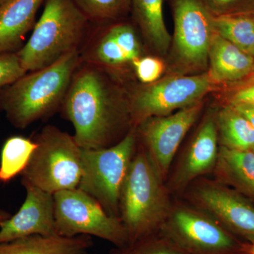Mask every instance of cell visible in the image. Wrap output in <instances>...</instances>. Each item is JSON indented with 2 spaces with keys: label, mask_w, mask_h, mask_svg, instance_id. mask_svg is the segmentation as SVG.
Returning <instances> with one entry per match:
<instances>
[{
  "label": "cell",
  "mask_w": 254,
  "mask_h": 254,
  "mask_svg": "<svg viewBox=\"0 0 254 254\" xmlns=\"http://www.w3.org/2000/svg\"><path fill=\"white\" fill-rule=\"evenodd\" d=\"M92 237L33 235L0 244V254H90Z\"/></svg>",
  "instance_id": "cell-18"
},
{
  "label": "cell",
  "mask_w": 254,
  "mask_h": 254,
  "mask_svg": "<svg viewBox=\"0 0 254 254\" xmlns=\"http://www.w3.org/2000/svg\"><path fill=\"white\" fill-rule=\"evenodd\" d=\"M11 216V215H10L9 213H7V212L0 210V227H1V224H2L3 222L6 221V220H8Z\"/></svg>",
  "instance_id": "cell-32"
},
{
  "label": "cell",
  "mask_w": 254,
  "mask_h": 254,
  "mask_svg": "<svg viewBox=\"0 0 254 254\" xmlns=\"http://www.w3.org/2000/svg\"><path fill=\"white\" fill-rule=\"evenodd\" d=\"M213 18L202 0L174 1V45L177 59L185 68L203 70L208 66Z\"/></svg>",
  "instance_id": "cell-11"
},
{
  "label": "cell",
  "mask_w": 254,
  "mask_h": 254,
  "mask_svg": "<svg viewBox=\"0 0 254 254\" xmlns=\"http://www.w3.org/2000/svg\"><path fill=\"white\" fill-rule=\"evenodd\" d=\"M81 60L76 50L46 67L26 73L1 92L0 110L13 126L22 129L50 116L63 104Z\"/></svg>",
  "instance_id": "cell-2"
},
{
  "label": "cell",
  "mask_w": 254,
  "mask_h": 254,
  "mask_svg": "<svg viewBox=\"0 0 254 254\" xmlns=\"http://www.w3.org/2000/svg\"><path fill=\"white\" fill-rule=\"evenodd\" d=\"M215 121L220 146L232 150H252L254 127L236 110L227 105L219 112Z\"/></svg>",
  "instance_id": "cell-20"
},
{
  "label": "cell",
  "mask_w": 254,
  "mask_h": 254,
  "mask_svg": "<svg viewBox=\"0 0 254 254\" xmlns=\"http://www.w3.org/2000/svg\"><path fill=\"white\" fill-rule=\"evenodd\" d=\"M88 22L73 0H46L31 37L17 52L23 68L27 72L36 71L78 50Z\"/></svg>",
  "instance_id": "cell-4"
},
{
  "label": "cell",
  "mask_w": 254,
  "mask_h": 254,
  "mask_svg": "<svg viewBox=\"0 0 254 254\" xmlns=\"http://www.w3.org/2000/svg\"><path fill=\"white\" fill-rule=\"evenodd\" d=\"M27 71L23 68L17 53L0 54V90L4 89Z\"/></svg>",
  "instance_id": "cell-28"
},
{
  "label": "cell",
  "mask_w": 254,
  "mask_h": 254,
  "mask_svg": "<svg viewBox=\"0 0 254 254\" xmlns=\"http://www.w3.org/2000/svg\"><path fill=\"white\" fill-rule=\"evenodd\" d=\"M33 150L21 175L22 185L54 193L78 188L81 177V150L74 137L52 125L34 140Z\"/></svg>",
  "instance_id": "cell-5"
},
{
  "label": "cell",
  "mask_w": 254,
  "mask_h": 254,
  "mask_svg": "<svg viewBox=\"0 0 254 254\" xmlns=\"http://www.w3.org/2000/svg\"><path fill=\"white\" fill-rule=\"evenodd\" d=\"M216 181L231 187L254 203V152L220 146L213 170Z\"/></svg>",
  "instance_id": "cell-17"
},
{
  "label": "cell",
  "mask_w": 254,
  "mask_h": 254,
  "mask_svg": "<svg viewBox=\"0 0 254 254\" xmlns=\"http://www.w3.org/2000/svg\"><path fill=\"white\" fill-rule=\"evenodd\" d=\"M136 130L133 128L121 141L108 148L81 150L78 189L99 202L109 215L118 218L122 189L136 153Z\"/></svg>",
  "instance_id": "cell-6"
},
{
  "label": "cell",
  "mask_w": 254,
  "mask_h": 254,
  "mask_svg": "<svg viewBox=\"0 0 254 254\" xmlns=\"http://www.w3.org/2000/svg\"><path fill=\"white\" fill-rule=\"evenodd\" d=\"M252 150H253V151L254 152V145L253 148H252Z\"/></svg>",
  "instance_id": "cell-35"
},
{
  "label": "cell",
  "mask_w": 254,
  "mask_h": 254,
  "mask_svg": "<svg viewBox=\"0 0 254 254\" xmlns=\"http://www.w3.org/2000/svg\"><path fill=\"white\" fill-rule=\"evenodd\" d=\"M209 74L217 83L238 81L254 69V57L214 33L208 53Z\"/></svg>",
  "instance_id": "cell-16"
},
{
  "label": "cell",
  "mask_w": 254,
  "mask_h": 254,
  "mask_svg": "<svg viewBox=\"0 0 254 254\" xmlns=\"http://www.w3.org/2000/svg\"><path fill=\"white\" fill-rule=\"evenodd\" d=\"M89 21L118 18L129 9L131 0H73Z\"/></svg>",
  "instance_id": "cell-23"
},
{
  "label": "cell",
  "mask_w": 254,
  "mask_h": 254,
  "mask_svg": "<svg viewBox=\"0 0 254 254\" xmlns=\"http://www.w3.org/2000/svg\"><path fill=\"white\" fill-rule=\"evenodd\" d=\"M26 198L19 210L0 227V244L33 235L57 236L54 195L31 185H23Z\"/></svg>",
  "instance_id": "cell-13"
},
{
  "label": "cell",
  "mask_w": 254,
  "mask_h": 254,
  "mask_svg": "<svg viewBox=\"0 0 254 254\" xmlns=\"http://www.w3.org/2000/svg\"><path fill=\"white\" fill-rule=\"evenodd\" d=\"M229 105L236 110L242 116L245 117L254 127V105L235 103V104H229Z\"/></svg>",
  "instance_id": "cell-31"
},
{
  "label": "cell",
  "mask_w": 254,
  "mask_h": 254,
  "mask_svg": "<svg viewBox=\"0 0 254 254\" xmlns=\"http://www.w3.org/2000/svg\"><path fill=\"white\" fill-rule=\"evenodd\" d=\"M215 84L209 73H204L171 76L138 90L129 98L132 127L136 128L148 119L166 116L198 103Z\"/></svg>",
  "instance_id": "cell-9"
},
{
  "label": "cell",
  "mask_w": 254,
  "mask_h": 254,
  "mask_svg": "<svg viewBox=\"0 0 254 254\" xmlns=\"http://www.w3.org/2000/svg\"><path fill=\"white\" fill-rule=\"evenodd\" d=\"M46 0H4L0 4V54L14 53L32 27Z\"/></svg>",
  "instance_id": "cell-15"
},
{
  "label": "cell",
  "mask_w": 254,
  "mask_h": 254,
  "mask_svg": "<svg viewBox=\"0 0 254 254\" xmlns=\"http://www.w3.org/2000/svg\"><path fill=\"white\" fill-rule=\"evenodd\" d=\"M143 147L136 150L120 199V218L129 244L160 230L172 203L170 192Z\"/></svg>",
  "instance_id": "cell-3"
},
{
  "label": "cell",
  "mask_w": 254,
  "mask_h": 254,
  "mask_svg": "<svg viewBox=\"0 0 254 254\" xmlns=\"http://www.w3.org/2000/svg\"><path fill=\"white\" fill-rule=\"evenodd\" d=\"M137 77L143 83L151 84L158 81L165 69L163 62L153 57L138 58L132 62Z\"/></svg>",
  "instance_id": "cell-29"
},
{
  "label": "cell",
  "mask_w": 254,
  "mask_h": 254,
  "mask_svg": "<svg viewBox=\"0 0 254 254\" xmlns=\"http://www.w3.org/2000/svg\"><path fill=\"white\" fill-rule=\"evenodd\" d=\"M200 102L166 116L148 119L138 126L140 136L159 175L167 181L179 147L201 112Z\"/></svg>",
  "instance_id": "cell-12"
},
{
  "label": "cell",
  "mask_w": 254,
  "mask_h": 254,
  "mask_svg": "<svg viewBox=\"0 0 254 254\" xmlns=\"http://www.w3.org/2000/svg\"><path fill=\"white\" fill-rule=\"evenodd\" d=\"M213 26L218 35L254 57V14L214 16Z\"/></svg>",
  "instance_id": "cell-21"
},
{
  "label": "cell",
  "mask_w": 254,
  "mask_h": 254,
  "mask_svg": "<svg viewBox=\"0 0 254 254\" xmlns=\"http://www.w3.org/2000/svg\"><path fill=\"white\" fill-rule=\"evenodd\" d=\"M86 63L104 66H119L130 63L125 52L107 31L92 48Z\"/></svg>",
  "instance_id": "cell-25"
},
{
  "label": "cell",
  "mask_w": 254,
  "mask_h": 254,
  "mask_svg": "<svg viewBox=\"0 0 254 254\" xmlns=\"http://www.w3.org/2000/svg\"><path fill=\"white\" fill-rule=\"evenodd\" d=\"M163 0H131L137 22L147 39L160 53H166L171 41L163 16Z\"/></svg>",
  "instance_id": "cell-19"
},
{
  "label": "cell",
  "mask_w": 254,
  "mask_h": 254,
  "mask_svg": "<svg viewBox=\"0 0 254 254\" xmlns=\"http://www.w3.org/2000/svg\"><path fill=\"white\" fill-rule=\"evenodd\" d=\"M57 230L60 236L98 237L118 249L129 244L126 229L120 218L109 215L99 202L76 188L53 194Z\"/></svg>",
  "instance_id": "cell-8"
},
{
  "label": "cell",
  "mask_w": 254,
  "mask_h": 254,
  "mask_svg": "<svg viewBox=\"0 0 254 254\" xmlns=\"http://www.w3.org/2000/svg\"><path fill=\"white\" fill-rule=\"evenodd\" d=\"M235 103L254 105V83L242 87L232 95L229 104Z\"/></svg>",
  "instance_id": "cell-30"
},
{
  "label": "cell",
  "mask_w": 254,
  "mask_h": 254,
  "mask_svg": "<svg viewBox=\"0 0 254 254\" xmlns=\"http://www.w3.org/2000/svg\"><path fill=\"white\" fill-rule=\"evenodd\" d=\"M159 230L190 254H249V242L192 205L172 203Z\"/></svg>",
  "instance_id": "cell-7"
},
{
  "label": "cell",
  "mask_w": 254,
  "mask_h": 254,
  "mask_svg": "<svg viewBox=\"0 0 254 254\" xmlns=\"http://www.w3.org/2000/svg\"><path fill=\"white\" fill-rule=\"evenodd\" d=\"M249 254H254V242L250 243L249 247Z\"/></svg>",
  "instance_id": "cell-33"
},
{
  "label": "cell",
  "mask_w": 254,
  "mask_h": 254,
  "mask_svg": "<svg viewBox=\"0 0 254 254\" xmlns=\"http://www.w3.org/2000/svg\"><path fill=\"white\" fill-rule=\"evenodd\" d=\"M188 199L234 235L254 242V203L218 181L203 180L190 185Z\"/></svg>",
  "instance_id": "cell-10"
},
{
  "label": "cell",
  "mask_w": 254,
  "mask_h": 254,
  "mask_svg": "<svg viewBox=\"0 0 254 254\" xmlns=\"http://www.w3.org/2000/svg\"><path fill=\"white\" fill-rule=\"evenodd\" d=\"M108 31L125 52L130 63L140 58L139 43L134 30L130 25L117 24Z\"/></svg>",
  "instance_id": "cell-26"
},
{
  "label": "cell",
  "mask_w": 254,
  "mask_h": 254,
  "mask_svg": "<svg viewBox=\"0 0 254 254\" xmlns=\"http://www.w3.org/2000/svg\"><path fill=\"white\" fill-rule=\"evenodd\" d=\"M155 234L117 249L113 254H190L163 234L159 237Z\"/></svg>",
  "instance_id": "cell-24"
},
{
  "label": "cell",
  "mask_w": 254,
  "mask_h": 254,
  "mask_svg": "<svg viewBox=\"0 0 254 254\" xmlns=\"http://www.w3.org/2000/svg\"><path fill=\"white\" fill-rule=\"evenodd\" d=\"M36 148L34 140L26 137L14 136L8 138L0 156V182L7 183L21 175Z\"/></svg>",
  "instance_id": "cell-22"
},
{
  "label": "cell",
  "mask_w": 254,
  "mask_h": 254,
  "mask_svg": "<svg viewBox=\"0 0 254 254\" xmlns=\"http://www.w3.org/2000/svg\"><path fill=\"white\" fill-rule=\"evenodd\" d=\"M4 1V0H0V4H1V3H2L3 1Z\"/></svg>",
  "instance_id": "cell-34"
},
{
  "label": "cell",
  "mask_w": 254,
  "mask_h": 254,
  "mask_svg": "<svg viewBox=\"0 0 254 254\" xmlns=\"http://www.w3.org/2000/svg\"><path fill=\"white\" fill-rule=\"evenodd\" d=\"M62 105L83 149L108 148L126 136L127 127L133 128L129 101L117 96L101 68L93 64L79 65Z\"/></svg>",
  "instance_id": "cell-1"
},
{
  "label": "cell",
  "mask_w": 254,
  "mask_h": 254,
  "mask_svg": "<svg viewBox=\"0 0 254 254\" xmlns=\"http://www.w3.org/2000/svg\"><path fill=\"white\" fill-rule=\"evenodd\" d=\"M218 141L216 121L209 117L200 127L176 170L167 180L170 193L182 192L197 179L213 171L218 161Z\"/></svg>",
  "instance_id": "cell-14"
},
{
  "label": "cell",
  "mask_w": 254,
  "mask_h": 254,
  "mask_svg": "<svg viewBox=\"0 0 254 254\" xmlns=\"http://www.w3.org/2000/svg\"><path fill=\"white\" fill-rule=\"evenodd\" d=\"M214 16L254 14V0H202Z\"/></svg>",
  "instance_id": "cell-27"
}]
</instances>
